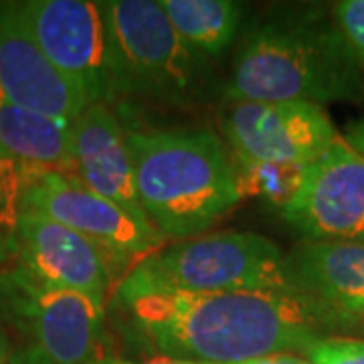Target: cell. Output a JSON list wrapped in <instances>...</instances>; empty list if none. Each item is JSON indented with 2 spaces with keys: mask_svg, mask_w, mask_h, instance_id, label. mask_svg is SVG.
Instances as JSON below:
<instances>
[{
  "mask_svg": "<svg viewBox=\"0 0 364 364\" xmlns=\"http://www.w3.org/2000/svg\"><path fill=\"white\" fill-rule=\"evenodd\" d=\"M152 350L176 363L239 364L275 352L304 354L322 326L287 289L154 294L114 301Z\"/></svg>",
  "mask_w": 364,
  "mask_h": 364,
  "instance_id": "1",
  "label": "cell"
},
{
  "mask_svg": "<svg viewBox=\"0 0 364 364\" xmlns=\"http://www.w3.org/2000/svg\"><path fill=\"white\" fill-rule=\"evenodd\" d=\"M225 95L235 104L352 102L364 97V73L332 11L294 9L272 14L249 33Z\"/></svg>",
  "mask_w": 364,
  "mask_h": 364,
  "instance_id": "2",
  "label": "cell"
},
{
  "mask_svg": "<svg viewBox=\"0 0 364 364\" xmlns=\"http://www.w3.org/2000/svg\"><path fill=\"white\" fill-rule=\"evenodd\" d=\"M134 186L164 239L205 233L245 196L233 158L205 128L126 132Z\"/></svg>",
  "mask_w": 364,
  "mask_h": 364,
  "instance_id": "3",
  "label": "cell"
},
{
  "mask_svg": "<svg viewBox=\"0 0 364 364\" xmlns=\"http://www.w3.org/2000/svg\"><path fill=\"white\" fill-rule=\"evenodd\" d=\"M282 249L257 233L219 231L162 245L117 282L114 301L154 294L287 289ZM289 291V289H287Z\"/></svg>",
  "mask_w": 364,
  "mask_h": 364,
  "instance_id": "4",
  "label": "cell"
},
{
  "mask_svg": "<svg viewBox=\"0 0 364 364\" xmlns=\"http://www.w3.org/2000/svg\"><path fill=\"white\" fill-rule=\"evenodd\" d=\"M0 298L26 346L51 364H93L107 356L104 304L43 286L18 265L0 275Z\"/></svg>",
  "mask_w": 364,
  "mask_h": 364,
  "instance_id": "5",
  "label": "cell"
},
{
  "mask_svg": "<svg viewBox=\"0 0 364 364\" xmlns=\"http://www.w3.org/2000/svg\"><path fill=\"white\" fill-rule=\"evenodd\" d=\"M21 11L41 51L91 104L116 100V47L107 2L28 0L21 2Z\"/></svg>",
  "mask_w": 364,
  "mask_h": 364,
  "instance_id": "6",
  "label": "cell"
},
{
  "mask_svg": "<svg viewBox=\"0 0 364 364\" xmlns=\"http://www.w3.org/2000/svg\"><path fill=\"white\" fill-rule=\"evenodd\" d=\"M119 95L182 100L195 79V53L172 28L160 2H107Z\"/></svg>",
  "mask_w": 364,
  "mask_h": 364,
  "instance_id": "7",
  "label": "cell"
},
{
  "mask_svg": "<svg viewBox=\"0 0 364 364\" xmlns=\"http://www.w3.org/2000/svg\"><path fill=\"white\" fill-rule=\"evenodd\" d=\"M23 213H37L87 237L124 265H134L164 245L148 223L90 191L63 170L23 168Z\"/></svg>",
  "mask_w": 364,
  "mask_h": 364,
  "instance_id": "8",
  "label": "cell"
},
{
  "mask_svg": "<svg viewBox=\"0 0 364 364\" xmlns=\"http://www.w3.org/2000/svg\"><path fill=\"white\" fill-rule=\"evenodd\" d=\"M279 213L308 241L364 245V156L338 136Z\"/></svg>",
  "mask_w": 364,
  "mask_h": 364,
  "instance_id": "9",
  "label": "cell"
},
{
  "mask_svg": "<svg viewBox=\"0 0 364 364\" xmlns=\"http://www.w3.org/2000/svg\"><path fill=\"white\" fill-rule=\"evenodd\" d=\"M235 158L277 164H312L338 138L322 105L241 102L223 122Z\"/></svg>",
  "mask_w": 364,
  "mask_h": 364,
  "instance_id": "10",
  "label": "cell"
},
{
  "mask_svg": "<svg viewBox=\"0 0 364 364\" xmlns=\"http://www.w3.org/2000/svg\"><path fill=\"white\" fill-rule=\"evenodd\" d=\"M18 267L39 284L77 291L105 306L117 286V263L107 251L65 225L23 213L14 235Z\"/></svg>",
  "mask_w": 364,
  "mask_h": 364,
  "instance_id": "11",
  "label": "cell"
},
{
  "mask_svg": "<svg viewBox=\"0 0 364 364\" xmlns=\"http://www.w3.org/2000/svg\"><path fill=\"white\" fill-rule=\"evenodd\" d=\"M286 287L324 328L364 320V245L299 241L282 257Z\"/></svg>",
  "mask_w": 364,
  "mask_h": 364,
  "instance_id": "12",
  "label": "cell"
},
{
  "mask_svg": "<svg viewBox=\"0 0 364 364\" xmlns=\"http://www.w3.org/2000/svg\"><path fill=\"white\" fill-rule=\"evenodd\" d=\"M0 97L61 119H75L91 105L87 95L41 51L21 2L0 4Z\"/></svg>",
  "mask_w": 364,
  "mask_h": 364,
  "instance_id": "13",
  "label": "cell"
},
{
  "mask_svg": "<svg viewBox=\"0 0 364 364\" xmlns=\"http://www.w3.org/2000/svg\"><path fill=\"white\" fill-rule=\"evenodd\" d=\"M67 172L90 191L130 213L134 219L150 225L136 195L126 132L107 105H87L73 119Z\"/></svg>",
  "mask_w": 364,
  "mask_h": 364,
  "instance_id": "14",
  "label": "cell"
},
{
  "mask_svg": "<svg viewBox=\"0 0 364 364\" xmlns=\"http://www.w3.org/2000/svg\"><path fill=\"white\" fill-rule=\"evenodd\" d=\"M73 119L51 117L0 97V156L26 170H69Z\"/></svg>",
  "mask_w": 364,
  "mask_h": 364,
  "instance_id": "15",
  "label": "cell"
},
{
  "mask_svg": "<svg viewBox=\"0 0 364 364\" xmlns=\"http://www.w3.org/2000/svg\"><path fill=\"white\" fill-rule=\"evenodd\" d=\"M181 41L195 55H219L233 43L243 9L233 0H160Z\"/></svg>",
  "mask_w": 364,
  "mask_h": 364,
  "instance_id": "16",
  "label": "cell"
},
{
  "mask_svg": "<svg viewBox=\"0 0 364 364\" xmlns=\"http://www.w3.org/2000/svg\"><path fill=\"white\" fill-rule=\"evenodd\" d=\"M243 196H261L275 208H286L299 191L306 166L301 164H277V162H255L233 158Z\"/></svg>",
  "mask_w": 364,
  "mask_h": 364,
  "instance_id": "17",
  "label": "cell"
},
{
  "mask_svg": "<svg viewBox=\"0 0 364 364\" xmlns=\"http://www.w3.org/2000/svg\"><path fill=\"white\" fill-rule=\"evenodd\" d=\"M23 215V168L0 156V243L14 245L16 227Z\"/></svg>",
  "mask_w": 364,
  "mask_h": 364,
  "instance_id": "18",
  "label": "cell"
},
{
  "mask_svg": "<svg viewBox=\"0 0 364 364\" xmlns=\"http://www.w3.org/2000/svg\"><path fill=\"white\" fill-rule=\"evenodd\" d=\"M304 356L312 364H364V340L322 336L314 340Z\"/></svg>",
  "mask_w": 364,
  "mask_h": 364,
  "instance_id": "19",
  "label": "cell"
},
{
  "mask_svg": "<svg viewBox=\"0 0 364 364\" xmlns=\"http://www.w3.org/2000/svg\"><path fill=\"white\" fill-rule=\"evenodd\" d=\"M332 16L364 73V0H342L332 6Z\"/></svg>",
  "mask_w": 364,
  "mask_h": 364,
  "instance_id": "20",
  "label": "cell"
},
{
  "mask_svg": "<svg viewBox=\"0 0 364 364\" xmlns=\"http://www.w3.org/2000/svg\"><path fill=\"white\" fill-rule=\"evenodd\" d=\"M181 364H200V363H181ZM239 364H312L304 354L298 352H275V354H265L253 360H245Z\"/></svg>",
  "mask_w": 364,
  "mask_h": 364,
  "instance_id": "21",
  "label": "cell"
},
{
  "mask_svg": "<svg viewBox=\"0 0 364 364\" xmlns=\"http://www.w3.org/2000/svg\"><path fill=\"white\" fill-rule=\"evenodd\" d=\"M342 138L350 144L360 156H364V119H356V122L348 124L346 126V134Z\"/></svg>",
  "mask_w": 364,
  "mask_h": 364,
  "instance_id": "22",
  "label": "cell"
},
{
  "mask_svg": "<svg viewBox=\"0 0 364 364\" xmlns=\"http://www.w3.org/2000/svg\"><path fill=\"white\" fill-rule=\"evenodd\" d=\"M11 364H51L49 360H45L41 356L39 352L31 346H25V348H18L11 354Z\"/></svg>",
  "mask_w": 364,
  "mask_h": 364,
  "instance_id": "23",
  "label": "cell"
},
{
  "mask_svg": "<svg viewBox=\"0 0 364 364\" xmlns=\"http://www.w3.org/2000/svg\"><path fill=\"white\" fill-rule=\"evenodd\" d=\"M93 364H181V363L170 360V358H156V360H150V363H134V360H124V358H117V356L107 354V356L100 358V360H95Z\"/></svg>",
  "mask_w": 364,
  "mask_h": 364,
  "instance_id": "24",
  "label": "cell"
},
{
  "mask_svg": "<svg viewBox=\"0 0 364 364\" xmlns=\"http://www.w3.org/2000/svg\"><path fill=\"white\" fill-rule=\"evenodd\" d=\"M11 354L13 352L9 350V344H6V338L0 330V364H11Z\"/></svg>",
  "mask_w": 364,
  "mask_h": 364,
  "instance_id": "25",
  "label": "cell"
}]
</instances>
